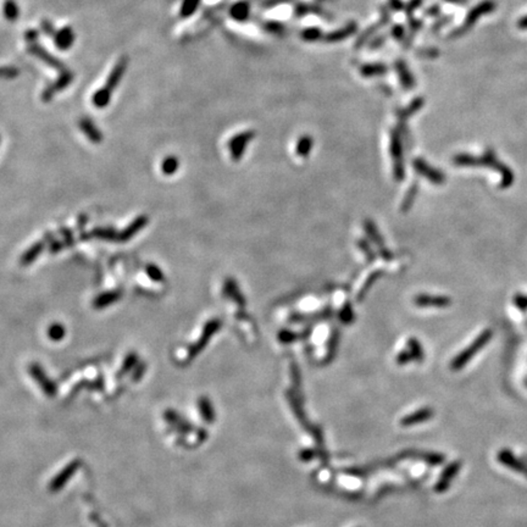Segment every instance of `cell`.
Returning <instances> with one entry per match:
<instances>
[{
  "label": "cell",
  "mask_w": 527,
  "mask_h": 527,
  "mask_svg": "<svg viewBox=\"0 0 527 527\" xmlns=\"http://www.w3.org/2000/svg\"><path fill=\"white\" fill-rule=\"evenodd\" d=\"M492 336H493V332L492 330H486L482 332L479 336L472 342V345H470L468 348H465L460 353L459 355L455 356L452 362V369L453 370H460V369L464 368L468 362L471 360V359L475 356L477 353L481 350L484 347L490 342Z\"/></svg>",
  "instance_id": "6da1fadb"
},
{
  "label": "cell",
  "mask_w": 527,
  "mask_h": 527,
  "mask_svg": "<svg viewBox=\"0 0 527 527\" xmlns=\"http://www.w3.org/2000/svg\"><path fill=\"white\" fill-rule=\"evenodd\" d=\"M221 326H222V323H221L220 318H213V320L208 321L207 325H205L203 328V332H201L200 337L198 338L197 342H194L193 345L188 348L187 353V360H192V359L195 358L199 353L203 350L205 347L208 346L211 337L215 334L217 331L220 330Z\"/></svg>",
  "instance_id": "7a4b0ae2"
},
{
  "label": "cell",
  "mask_w": 527,
  "mask_h": 527,
  "mask_svg": "<svg viewBox=\"0 0 527 527\" xmlns=\"http://www.w3.org/2000/svg\"><path fill=\"white\" fill-rule=\"evenodd\" d=\"M454 162H455L456 164H460V165H477V164L485 163L486 165L494 166L495 169L499 170V171L501 172V175H503L501 187H509V186L511 185V182H513V173H511L510 170L508 169V167H504L503 165H499V164L494 160L493 155L486 156L485 160L473 159V157L468 156V155H460V156H456L455 159H454Z\"/></svg>",
  "instance_id": "3957f363"
},
{
  "label": "cell",
  "mask_w": 527,
  "mask_h": 527,
  "mask_svg": "<svg viewBox=\"0 0 527 527\" xmlns=\"http://www.w3.org/2000/svg\"><path fill=\"white\" fill-rule=\"evenodd\" d=\"M75 80L74 72L66 68V70L59 72V77L55 82H53L52 84H49L48 87H45V89L43 90L42 93V100L44 103H48L54 98V96L59 91H62L66 89Z\"/></svg>",
  "instance_id": "277c9868"
},
{
  "label": "cell",
  "mask_w": 527,
  "mask_h": 527,
  "mask_svg": "<svg viewBox=\"0 0 527 527\" xmlns=\"http://www.w3.org/2000/svg\"><path fill=\"white\" fill-rule=\"evenodd\" d=\"M254 135H255V132L245 131V132H241V133L236 134L235 137H232V140L228 142V149H230V154H231L232 160H235V162L241 160L243 153H244L245 149H247L248 143L253 140Z\"/></svg>",
  "instance_id": "5b68a950"
},
{
  "label": "cell",
  "mask_w": 527,
  "mask_h": 527,
  "mask_svg": "<svg viewBox=\"0 0 527 527\" xmlns=\"http://www.w3.org/2000/svg\"><path fill=\"white\" fill-rule=\"evenodd\" d=\"M391 153H392L393 156L394 176H396L398 181H400V179L404 178L402 142H400V135L396 131H393L392 135H391Z\"/></svg>",
  "instance_id": "8992f818"
},
{
  "label": "cell",
  "mask_w": 527,
  "mask_h": 527,
  "mask_svg": "<svg viewBox=\"0 0 527 527\" xmlns=\"http://www.w3.org/2000/svg\"><path fill=\"white\" fill-rule=\"evenodd\" d=\"M30 370V374L32 375V377L36 380V382L42 387L43 392L47 394V396H54L56 393V386L50 378L47 376L45 371L43 370V368L37 362H33V364L30 365L28 368Z\"/></svg>",
  "instance_id": "52a82bcc"
},
{
  "label": "cell",
  "mask_w": 527,
  "mask_h": 527,
  "mask_svg": "<svg viewBox=\"0 0 527 527\" xmlns=\"http://www.w3.org/2000/svg\"><path fill=\"white\" fill-rule=\"evenodd\" d=\"M27 50H28V53H31V54L37 56L39 60H42L44 64L49 65L50 67L55 68V70H58L59 72L64 71L67 68L64 65V62H61L59 59H56L54 55L50 54L48 50L44 49L42 45H39V44H37V43L31 44V45H28Z\"/></svg>",
  "instance_id": "ba28073f"
},
{
  "label": "cell",
  "mask_w": 527,
  "mask_h": 527,
  "mask_svg": "<svg viewBox=\"0 0 527 527\" xmlns=\"http://www.w3.org/2000/svg\"><path fill=\"white\" fill-rule=\"evenodd\" d=\"M127 66H128V58L127 56H121V58L119 59V61L116 62L115 66L112 67L111 72H110V75L108 76L106 83L104 84L103 87H105L106 89L110 90L112 93V91L118 88L120 82H121V80H122V77H124L125 72H126V70H127Z\"/></svg>",
  "instance_id": "9c48e42d"
},
{
  "label": "cell",
  "mask_w": 527,
  "mask_h": 527,
  "mask_svg": "<svg viewBox=\"0 0 527 527\" xmlns=\"http://www.w3.org/2000/svg\"><path fill=\"white\" fill-rule=\"evenodd\" d=\"M119 233L113 227H96L90 232H81L80 238L82 241H89V239L98 238L102 241L108 242H119Z\"/></svg>",
  "instance_id": "30bf717a"
},
{
  "label": "cell",
  "mask_w": 527,
  "mask_h": 527,
  "mask_svg": "<svg viewBox=\"0 0 527 527\" xmlns=\"http://www.w3.org/2000/svg\"><path fill=\"white\" fill-rule=\"evenodd\" d=\"M148 222H149V217L147 215H140L135 217L126 228L119 233V242L131 241L138 232H141L148 225Z\"/></svg>",
  "instance_id": "8fae6325"
},
{
  "label": "cell",
  "mask_w": 527,
  "mask_h": 527,
  "mask_svg": "<svg viewBox=\"0 0 527 527\" xmlns=\"http://www.w3.org/2000/svg\"><path fill=\"white\" fill-rule=\"evenodd\" d=\"M414 167H415L416 171H418L419 173H421L424 177L430 179L432 183L441 185V183H443L444 181H446V177H444L443 173H442L441 171H438V170H436V169H433V167H431L427 163H425L424 160L416 159L414 162Z\"/></svg>",
  "instance_id": "7c38bea8"
},
{
  "label": "cell",
  "mask_w": 527,
  "mask_h": 527,
  "mask_svg": "<svg viewBox=\"0 0 527 527\" xmlns=\"http://www.w3.org/2000/svg\"><path fill=\"white\" fill-rule=\"evenodd\" d=\"M498 460H499L503 465L508 466V468L514 470V471L522 473L523 476H526L527 477V465L525 463H522L521 460H519L517 457H515V455H514L510 450H508V449L500 450V452L498 453Z\"/></svg>",
  "instance_id": "4fadbf2b"
},
{
  "label": "cell",
  "mask_w": 527,
  "mask_h": 527,
  "mask_svg": "<svg viewBox=\"0 0 527 527\" xmlns=\"http://www.w3.org/2000/svg\"><path fill=\"white\" fill-rule=\"evenodd\" d=\"M76 40V34L74 28L71 26H65L61 30L56 31L54 36V43L56 48L60 50H68L74 45Z\"/></svg>",
  "instance_id": "5bb4252c"
},
{
  "label": "cell",
  "mask_w": 527,
  "mask_h": 527,
  "mask_svg": "<svg viewBox=\"0 0 527 527\" xmlns=\"http://www.w3.org/2000/svg\"><path fill=\"white\" fill-rule=\"evenodd\" d=\"M459 470H460L459 462H454L450 464L449 466H447V469H444V471L442 472L440 481H438L436 486H434V491L438 492V493H443V492H446L448 488H449L452 479L455 477L456 473L459 472Z\"/></svg>",
  "instance_id": "9a60e30c"
},
{
  "label": "cell",
  "mask_w": 527,
  "mask_h": 527,
  "mask_svg": "<svg viewBox=\"0 0 527 527\" xmlns=\"http://www.w3.org/2000/svg\"><path fill=\"white\" fill-rule=\"evenodd\" d=\"M414 303L416 307L421 308H446L448 305H450V299L447 298V296L442 295H427V294H421L418 295L414 299Z\"/></svg>",
  "instance_id": "2e32d148"
},
{
  "label": "cell",
  "mask_w": 527,
  "mask_h": 527,
  "mask_svg": "<svg viewBox=\"0 0 527 527\" xmlns=\"http://www.w3.org/2000/svg\"><path fill=\"white\" fill-rule=\"evenodd\" d=\"M78 126H80L81 131L86 134V137L91 142V143H102L104 140L102 131L97 127L96 124H94L89 118H82L80 120V122H78Z\"/></svg>",
  "instance_id": "e0dca14e"
},
{
  "label": "cell",
  "mask_w": 527,
  "mask_h": 527,
  "mask_svg": "<svg viewBox=\"0 0 527 527\" xmlns=\"http://www.w3.org/2000/svg\"><path fill=\"white\" fill-rule=\"evenodd\" d=\"M122 298V291L121 289H111V291H106L98 294L96 298L93 299V308L94 309H105L110 307V305L115 304L116 302H119L120 299Z\"/></svg>",
  "instance_id": "ac0fdd59"
},
{
  "label": "cell",
  "mask_w": 527,
  "mask_h": 527,
  "mask_svg": "<svg viewBox=\"0 0 527 527\" xmlns=\"http://www.w3.org/2000/svg\"><path fill=\"white\" fill-rule=\"evenodd\" d=\"M45 244H48V243L43 239V241L36 242L34 244L31 245V247L21 255L20 264L22 265V266H30L33 261H36L37 258L43 253L44 248H45Z\"/></svg>",
  "instance_id": "d6986e66"
},
{
  "label": "cell",
  "mask_w": 527,
  "mask_h": 527,
  "mask_svg": "<svg viewBox=\"0 0 527 527\" xmlns=\"http://www.w3.org/2000/svg\"><path fill=\"white\" fill-rule=\"evenodd\" d=\"M432 416H433V410L430 408L418 410V411L405 416V418L402 420V425L403 426H413V425L422 424V422L430 420Z\"/></svg>",
  "instance_id": "ffe728a7"
},
{
  "label": "cell",
  "mask_w": 527,
  "mask_h": 527,
  "mask_svg": "<svg viewBox=\"0 0 527 527\" xmlns=\"http://www.w3.org/2000/svg\"><path fill=\"white\" fill-rule=\"evenodd\" d=\"M396 70L397 74H398L399 82L402 83V86L405 88V89H413L415 82L405 62L402 61V60H398V61L396 62Z\"/></svg>",
  "instance_id": "44dd1931"
},
{
  "label": "cell",
  "mask_w": 527,
  "mask_h": 527,
  "mask_svg": "<svg viewBox=\"0 0 527 527\" xmlns=\"http://www.w3.org/2000/svg\"><path fill=\"white\" fill-rule=\"evenodd\" d=\"M223 295L227 296V298L233 299L237 304H239L241 307L244 305V298L241 294V291H239L238 286H237L236 281L232 279H227L223 283Z\"/></svg>",
  "instance_id": "7402d4cb"
},
{
  "label": "cell",
  "mask_w": 527,
  "mask_h": 527,
  "mask_svg": "<svg viewBox=\"0 0 527 527\" xmlns=\"http://www.w3.org/2000/svg\"><path fill=\"white\" fill-rule=\"evenodd\" d=\"M355 31H356V24L355 22H350V24L347 25L346 27H343L338 31H334V32L327 34V36L325 37V40L328 43L340 42V40L346 39V38H348L349 36H352V34H354Z\"/></svg>",
  "instance_id": "603a6c76"
},
{
  "label": "cell",
  "mask_w": 527,
  "mask_h": 527,
  "mask_svg": "<svg viewBox=\"0 0 527 527\" xmlns=\"http://www.w3.org/2000/svg\"><path fill=\"white\" fill-rule=\"evenodd\" d=\"M112 93L110 90L106 89L105 87H102L100 89H98L96 93L93 94V98H91V102H93L94 106L98 109H104L105 106H108L110 104V100H111Z\"/></svg>",
  "instance_id": "cb8c5ba5"
},
{
  "label": "cell",
  "mask_w": 527,
  "mask_h": 527,
  "mask_svg": "<svg viewBox=\"0 0 527 527\" xmlns=\"http://www.w3.org/2000/svg\"><path fill=\"white\" fill-rule=\"evenodd\" d=\"M249 4L245 2H238L232 6L230 10V15L236 21H245L249 16Z\"/></svg>",
  "instance_id": "d4e9b609"
},
{
  "label": "cell",
  "mask_w": 527,
  "mask_h": 527,
  "mask_svg": "<svg viewBox=\"0 0 527 527\" xmlns=\"http://www.w3.org/2000/svg\"><path fill=\"white\" fill-rule=\"evenodd\" d=\"M387 66L384 64H366L360 67V75L364 77H374V76H382L387 72Z\"/></svg>",
  "instance_id": "484cf974"
},
{
  "label": "cell",
  "mask_w": 527,
  "mask_h": 527,
  "mask_svg": "<svg viewBox=\"0 0 527 527\" xmlns=\"http://www.w3.org/2000/svg\"><path fill=\"white\" fill-rule=\"evenodd\" d=\"M365 230H366V232H368V235L371 237L372 241L376 243L378 247L382 248V250H383V251H382V257H383L384 259H387V260H388V259L392 258V255L388 253L386 249L383 248V245H382V244H383V242H382V238H380V235H378L376 227L374 226V223L370 222V221H368V222L365 223Z\"/></svg>",
  "instance_id": "4316f807"
},
{
  "label": "cell",
  "mask_w": 527,
  "mask_h": 527,
  "mask_svg": "<svg viewBox=\"0 0 527 527\" xmlns=\"http://www.w3.org/2000/svg\"><path fill=\"white\" fill-rule=\"evenodd\" d=\"M312 144H314V140H312L310 135H302V137L299 138V141L296 142V154L301 157H307L309 155V153L311 151Z\"/></svg>",
  "instance_id": "83f0119b"
},
{
  "label": "cell",
  "mask_w": 527,
  "mask_h": 527,
  "mask_svg": "<svg viewBox=\"0 0 527 527\" xmlns=\"http://www.w3.org/2000/svg\"><path fill=\"white\" fill-rule=\"evenodd\" d=\"M3 10H4L5 18L10 22H15L20 16V9L15 0H5Z\"/></svg>",
  "instance_id": "f1b7e54d"
},
{
  "label": "cell",
  "mask_w": 527,
  "mask_h": 527,
  "mask_svg": "<svg viewBox=\"0 0 527 527\" xmlns=\"http://www.w3.org/2000/svg\"><path fill=\"white\" fill-rule=\"evenodd\" d=\"M198 405H199L200 414H201V416H203L204 421L211 424V422L214 421V418H215V413H214L213 405H211L210 400L208 398H205V397H201V398L199 399V402H198Z\"/></svg>",
  "instance_id": "f546056e"
},
{
  "label": "cell",
  "mask_w": 527,
  "mask_h": 527,
  "mask_svg": "<svg viewBox=\"0 0 527 527\" xmlns=\"http://www.w3.org/2000/svg\"><path fill=\"white\" fill-rule=\"evenodd\" d=\"M178 167H179V160L173 155L165 157L162 163V171L164 175H166V176H171V175H173V173L177 172Z\"/></svg>",
  "instance_id": "4dcf8cb0"
},
{
  "label": "cell",
  "mask_w": 527,
  "mask_h": 527,
  "mask_svg": "<svg viewBox=\"0 0 527 527\" xmlns=\"http://www.w3.org/2000/svg\"><path fill=\"white\" fill-rule=\"evenodd\" d=\"M47 334H48V337L52 340H54V342H59V340H61L66 336V330H65L64 325L55 323V324L50 325V326L48 327Z\"/></svg>",
  "instance_id": "1f68e13d"
},
{
  "label": "cell",
  "mask_w": 527,
  "mask_h": 527,
  "mask_svg": "<svg viewBox=\"0 0 527 527\" xmlns=\"http://www.w3.org/2000/svg\"><path fill=\"white\" fill-rule=\"evenodd\" d=\"M200 2L201 0H183L181 5V16L185 18L192 16L197 11Z\"/></svg>",
  "instance_id": "d6a6232c"
},
{
  "label": "cell",
  "mask_w": 527,
  "mask_h": 527,
  "mask_svg": "<svg viewBox=\"0 0 527 527\" xmlns=\"http://www.w3.org/2000/svg\"><path fill=\"white\" fill-rule=\"evenodd\" d=\"M408 347L410 354L413 356V360L421 361L424 359V350H422V347L420 342H418V339L410 338L408 340Z\"/></svg>",
  "instance_id": "836d02e7"
},
{
  "label": "cell",
  "mask_w": 527,
  "mask_h": 527,
  "mask_svg": "<svg viewBox=\"0 0 527 527\" xmlns=\"http://www.w3.org/2000/svg\"><path fill=\"white\" fill-rule=\"evenodd\" d=\"M146 272L148 277L154 282H163L165 280V274H164L163 270L155 264H148L146 266Z\"/></svg>",
  "instance_id": "e575fe53"
},
{
  "label": "cell",
  "mask_w": 527,
  "mask_h": 527,
  "mask_svg": "<svg viewBox=\"0 0 527 527\" xmlns=\"http://www.w3.org/2000/svg\"><path fill=\"white\" fill-rule=\"evenodd\" d=\"M137 364H138V355L135 354L134 352L129 353V354L125 358L124 364H122V366H121V370H120V376L126 374V372H128L134 365H137Z\"/></svg>",
  "instance_id": "d590c367"
},
{
  "label": "cell",
  "mask_w": 527,
  "mask_h": 527,
  "mask_svg": "<svg viewBox=\"0 0 527 527\" xmlns=\"http://www.w3.org/2000/svg\"><path fill=\"white\" fill-rule=\"evenodd\" d=\"M421 105H422V99H421V98H420V99H415L414 102L410 104V105L406 106L405 109L402 110V111H399V113H398L399 119L400 118H402V119L409 118L410 115H413V113L418 111V110L421 108Z\"/></svg>",
  "instance_id": "8d00e7d4"
},
{
  "label": "cell",
  "mask_w": 527,
  "mask_h": 527,
  "mask_svg": "<svg viewBox=\"0 0 527 527\" xmlns=\"http://www.w3.org/2000/svg\"><path fill=\"white\" fill-rule=\"evenodd\" d=\"M20 75V70L16 66H0V78L14 80Z\"/></svg>",
  "instance_id": "74e56055"
},
{
  "label": "cell",
  "mask_w": 527,
  "mask_h": 527,
  "mask_svg": "<svg viewBox=\"0 0 527 527\" xmlns=\"http://www.w3.org/2000/svg\"><path fill=\"white\" fill-rule=\"evenodd\" d=\"M302 38L304 40H307V42H315V40L323 38V33H321V31L318 30V28L310 27V28H307V30L303 31Z\"/></svg>",
  "instance_id": "f35d334b"
},
{
  "label": "cell",
  "mask_w": 527,
  "mask_h": 527,
  "mask_svg": "<svg viewBox=\"0 0 527 527\" xmlns=\"http://www.w3.org/2000/svg\"><path fill=\"white\" fill-rule=\"evenodd\" d=\"M60 235L62 236V242H64L65 247H72V245L75 244V237H74V232H72V230L67 228V227H61L60 228Z\"/></svg>",
  "instance_id": "ab89813d"
},
{
  "label": "cell",
  "mask_w": 527,
  "mask_h": 527,
  "mask_svg": "<svg viewBox=\"0 0 527 527\" xmlns=\"http://www.w3.org/2000/svg\"><path fill=\"white\" fill-rule=\"evenodd\" d=\"M422 459L431 465H441L444 462V456L437 453H426L422 455Z\"/></svg>",
  "instance_id": "60d3db41"
},
{
  "label": "cell",
  "mask_w": 527,
  "mask_h": 527,
  "mask_svg": "<svg viewBox=\"0 0 527 527\" xmlns=\"http://www.w3.org/2000/svg\"><path fill=\"white\" fill-rule=\"evenodd\" d=\"M40 30H42V32L48 37L49 36L54 37L56 33V30H55L54 25H53V22L47 20V18H44V20H42V22H40Z\"/></svg>",
  "instance_id": "b9f144b4"
},
{
  "label": "cell",
  "mask_w": 527,
  "mask_h": 527,
  "mask_svg": "<svg viewBox=\"0 0 527 527\" xmlns=\"http://www.w3.org/2000/svg\"><path fill=\"white\" fill-rule=\"evenodd\" d=\"M416 191H418V188H416V186L414 185L411 187V189L408 192V194H406L405 197V200L403 201V210H408L410 207H411L413 204V200H414L415 198V194H416Z\"/></svg>",
  "instance_id": "7bdbcfd3"
},
{
  "label": "cell",
  "mask_w": 527,
  "mask_h": 527,
  "mask_svg": "<svg viewBox=\"0 0 527 527\" xmlns=\"http://www.w3.org/2000/svg\"><path fill=\"white\" fill-rule=\"evenodd\" d=\"M38 37H39V32H38L37 30H33V28H31V30H27L26 33H25V39H26L27 43L31 44H36L37 43V39Z\"/></svg>",
  "instance_id": "ee69618b"
},
{
  "label": "cell",
  "mask_w": 527,
  "mask_h": 527,
  "mask_svg": "<svg viewBox=\"0 0 527 527\" xmlns=\"http://www.w3.org/2000/svg\"><path fill=\"white\" fill-rule=\"evenodd\" d=\"M413 360V356L410 354L409 350H404V352H400L398 356H397V362L399 365H405Z\"/></svg>",
  "instance_id": "f6af8a7d"
},
{
  "label": "cell",
  "mask_w": 527,
  "mask_h": 527,
  "mask_svg": "<svg viewBox=\"0 0 527 527\" xmlns=\"http://www.w3.org/2000/svg\"><path fill=\"white\" fill-rule=\"evenodd\" d=\"M279 338L282 343H291L296 338V336L293 332H289V331H282L280 333Z\"/></svg>",
  "instance_id": "bcb514c9"
},
{
  "label": "cell",
  "mask_w": 527,
  "mask_h": 527,
  "mask_svg": "<svg viewBox=\"0 0 527 527\" xmlns=\"http://www.w3.org/2000/svg\"><path fill=\"white\" fill-rule=\"evenodd\" d=\"M64 248H66L65 244H64V242H62V241L59 242V241H56V239H54V241H53L49 244V250H50V253H53V254L58 253V251L62 250V249H64Z\"/></svg>",
  "instance_id": "7dc6e473"
},
{
  "label": "cell",
  "mask_w": 527,
  "mask_h": 527,
  "mask_svg": "<svg viewBox=\"0 0 527 527\" xmlns=\"http://www.w3.org/2000/svg\"><path fill=\"white\" fill-rule=\"evenodd\" d=\"M315 455H316V453L312 449H304L299 454V457H301V460H304V462H309V460L314 459Z\"/></svg>",
  "instance_id": "c3c4849f"
},
{
  "label": "cell",
  "mask_w": 527,
  "mask_h": 527,
  "mask_svg": "<svg viewBox=\"0 0 527 527\" xmlns=\"http://www.w3.org/2000/svg\"><path fill=\"white\" fill-rule=\"evenodd\" d=\"M514 303L519 309H522L525 310L527 309V296L525 295H516L515 299H514Z\"/></svg>",
  "instance_id": "681fc988"
},
{
  "label": "cell",
  "mask_w": 527,
  "mask_h": 527,
  "mask_svg": "<svg viewBox=\"0 0 527 527\" xmlns=\"http://www.w3.org/2000/svg\"><path fill=\"white\" fill-rule=\"evenodd\" d=\"M392 36L396 38L397 40H402V38L404 36V28H403V26H400V25H397V26H394L393 30H392Z\"/></svg>",
  "instance_id": "f907efd6"
},
{
  "label": "cell",
  "mask_w": 527,
  "mask_h": 527,
  "mask_svg": "<svg viewBox=\"0 0 527 527\" xmlns=\"http://www.w3.org/2000/svg\"><path fill=\"white\" fill-rule=\"evenodd\" d=\"M88 221H89V217H88L86 214H82V215H80V217H78L77 228H80L81 232H83V228H84V227H86V225L88 223Z\"/></svg>",
  "instance_id": "816d5d0a"
},
{
  "label": "cell",
  "mask_w": 527,
  "mask_h": 527,
  "mask_svg": "<svg viewBox=\"0 0 527 527\" xmlns=\"http://www.w3.org/2000/svg\"><path fill=\"white\" fill-rule=\"evenodd\" d=\"M266 27L270 32H273V33L281 32V31H282V26H281L280 24H277V22H269V24L266 25Z\"/></svg>",
  "instance_id": "f5cc1de1"
},
{
  "label": "cell",
  "mask_w": 527,
  "mask_h": 527,
  "mask_svg": "<svg viewBox=\"0 0 527 527\" xmlns=\"http://www.w3.org/2000/svg\"><path fill=\"white\" fill-rule=\"evenodd\" d=\"M340 318H342L343 321H347V323H349L350 320H353V309L347 307L346 312H342V314H340Z\"/></svg>",
  "instance_id": "db71d44e"
},
{
  "label": "cell",
  "mask_w": 527,
  "mask_h": 527,
  "mask_svg": "<svg viewBox=\"0 0 527 527\" xmlns=\"http://www.w3.org/2000/svg\"><path fill=\"white\" fill-rule=\"evenodd\" d=\"M359 247H360L361 249H364V250L366 251V257L369 258V260H374L375 257L372 255V251H370V248L368 247V244H366V242H359Z\"/></svg>",
  "instance_id": "11a10c76"
},
{
  "label": "cell",
  "mask_w": 527,
  "mask_h": 527,
  "mask_svg": "<svg viewBox=\"0 0 527 527\" xmlns=\"http://www.w3.org/2000/svg\"><path fill=\"white\" fill-rule=\"evenodd\" d=\"M384 38H386V36L378 37V38H376V39H375V40H372L371 44H370L371 48H377V47H380L381 44H383V42H384Z\"/></svg>",
  "instance_id": "9f6ffc18"
},
{
  "label": "cell",
  "mask_w": 527,
  "mask_h": 527,
  "mask_svg": "<svg viewBox=\"0 0 527 527\" xmlns=\"http://www.w3.org/2000/svg\"><path fill=\"white\" fill-rule=\"evenodd\" d=\"M391 6L394 10H399L402 8V3H400V0H391Z\"/></svg>",
  "instance_id": "6f0895ef"
},
{
  "label": "cell",
  "mask_w": 527,
  "mask_h": 527,
  "mask_svg": "<svg viewBox=\"0 0 527 527\" xmlns=\"http://www.w3.org/2000/svg\"><path fill=\"white\" fill-rule=\"evenodd\" d=\"M0 142H2V140H0Z\"/></svg>",
  "instance_id": "680465c9"
},
{
  "label": "cell",
  "mask_w": 527,
  "mask_h": 527,
  "mask_svg": "<svg viewBox=\"0 0 527 527\" xmlns=\"http://www.w3.org/2000/svg\"><path fill=\"white\" fill-rule=\"evenodd\" d=\"M526 384H527V382H526Z\"/></svg>",
  "instance_id": "91938a15"
}]
</instances>
